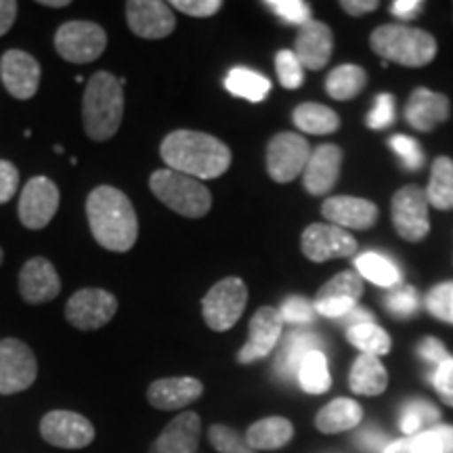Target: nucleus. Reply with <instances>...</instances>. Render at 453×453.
<instances>
[{
    "label": "nucleus",
    "mask_w": 453,
    "mask_h": 453,
    "mask_svg": "<svg viewBox=\"0 0 453 453\" xmlns=\"http://www.w3.org/2000/svg\"><path fill=\"white\" fill-rule=\"evenodd\" d=\"M422 7L424 3H420V0H396V3H393V7H390V13L405 21L420 15Z\"/></svg>",
    "instance_id": "52"
},
{
    "label": "nucleus",
    "mask_w": 453,
    "mask_h": 453,
    "mask_svg": "<svg viewBox=\"0 0 453 453\" xmlns=\"http://www.w3.org/2000/svg\"><path fill=\"white\" fill-rule=\"evenodd\" d=\"M340 7L344 9V13L359 17V15H365V13H372V11H376L378 7H380V3H378V0H342V3H340Z\"/></svg>",
    "instance_id": "53"
},
{
    "label": "nucleus",
    "mask_w": 453,
    "mask_h": 453,
    "mask_svg": "<svg viewBox=\"0 0 453 453\" xmlns=\"http://www.w3.org/2000/svg\"><path fill=\"white\" fill-rule=\"evenodd\" d=\"M59 208V187L49 177H32L19 197V220L27 229L47 226Z\"/></svg>",
    "instance_id": "14"
},
{
    "label": "nucleus",
    "mask_w": 453,
    "mask_h": 453,
    "mask_svg": "<svg viewBox=\"0 0 453 453\" xmlns=\"http://www.w3.org/2000/svg\"><path fill=\"white\" fill-rule=\"evenodd\" d=\"M280 315L283 324L311 326L315 319V304H311L304 296H290L283 300Z\"/></svg>",
    "instance_id": "42"
},
{
    "label": "nucleus",
    "mask_w": 453,
    "mask_h": 453,
    "mask_svg": "<svg viewBox=\"0 0 453 453\" xmlns=\"http://www.w3.org/2000/svg\"><path fill=\"white\" fill-rule=\"evenodd\" d=\"M384 304H387V309L395 317H411L420 309V296H418V292L411 286H405L401 290L390 292L384 298Z\"/></svg>",
    "instance_id": "44"
},
{
    "label": "nucleus",
    "mask_w": 453,
    "mask_h": 453,
    "mask_svg": "<svg viewBox=\"0 0 453 453\" xmlns=\"http://www.w3.org/2000/svg\"><path fill=\"white\" fill-rule=\"evenodd\" d=\"M294 437V426L288 418L269 416L254 422L246 433L248 445L254 451H275L290 443Z\"/></svg>",
    "instance_id": "27"
},
{
    "label": "nucleus",
    "mask_w": 453,
    "mask_h": 453,
    "mask_svg": "<svg viewBox=\"0 0 453 453\" xmlns=\"http://www.w3.org/2000/svg\"><path fill=\"white\" fill-rule=\"evenodd\" d=\"M283 336V319L280 309L273 307H260L254 313L250 321V332H248V342L243 344L237 361L242 365L257 364V361L269 357Z\"/></svg>",
    "instance_id": "15"
},
{
    "label": "nucleus",
    "mask_w": 453,
    "mask_h": 453,
    "mask_svg": "<svg viewBox=\"0 0 453 453\" xmlns=\"http://www.w3.org/2000/svg\"><path fill=\"white\" fill-rule=\"evenodd\" d=\"M439 420V407H434L433 403H428V401L424 399H413L407 401L403 410H401L399 428L405 437H416V434H422L433 426H437Z\"/></svg>",
    "instance_id": "34"
},
{
    "label": "nucleus",
    "mask_w": 453,
    "mask_h": 453,
    "mask_svg": "<svg viewBox=\"0 0 453 453\" xmlns=\"http://www.w3.org/2000/svg\"><path fill=\"white\" fill-rule=\"evenodd\" d=\"M433 387L437 388L441 399H443L447 405L453 407V357L445 359L439 367H434Z\"/></svg>",
    "instance_id": "47"
},
{
    "label": "nucleus",
    "mask_w": 453,
    "mask_h": 453,
    "mask_svg": "<svg viewBox=\"0 0 453 453\" xmlns=\"http://www.w3.org/2000/svg\"><path fill=\"white\" fill-rule=\"evenodd\" d=\"M124 78L97 72L87 82L82 99L84 130L93 141H107L118 133L124 116Z\"/></svg>",
    "instance_id": "3"
},
{
    "label": "nucleus",
    "mask_w": 453,
    "mask_h": 453,
    "mask_svg": "<svg viewBox=\"0 0 453 453\" xmlns=\"http://www.w3.org/2000/svg\"><path fill=\"white\" fill-rule=\"evenodd\" d=\"M342 321H344V324H349V327L359 326V324H372V321H373V315H372L370 311H367V309H359V307H355L353 311H350V313H349L347 317H342Z\"/></svg>",
    "instance_id": "56"
},
{
    "label": "nucleus",
    "mask_w": 453,
    "mask_h": 453,
    "mask_svg": "<svg viewBox=\"0 0 453 453\" xmlns=\"http://www.w3.org/2000/svg\"><path fill=\"white\" fill-rule=\"evenodd\" d=\"M434 434H437L441 447H443V453H453V426L449 424H437V426L430 428Z\"/></svg>",
    "instance_id": "55"
},
{
    "label": "nucleus",
    "mask_w": 453,
    "mask_h": 453,
    "mask_svg": "<svg viewBox=\"0 0 453 453\" xmlns=\"http://www.w3.org/2000/svg\"><path fill=\"white\" fill-rule=\"evenodd\" d=\"M225 88L234 97H242L250 104H260L271 93V82L263 73L248 70V67H234L225 78Z\"/></svg>",
    "instance_id": "30"
},
{
    "label": "nucleus",
    "mask_w": 453,
    "mask_h": 453,
    "mask_svg": "<svg viewBox=\"0 0 453 453\" xmlns=\"http://www.w3.org/2000/svg\"><path fill=\"white\" fill-rule=\"evenodd\" d=\"M150 189L164 206L185 219H202L211 212L212 196L208 187L177 170H156L150 177Z\"/></svg>",
    "instance_id": "5"
},
{
    "label": "nucleus",
    "mask_w": 453,
    "mask_h": 453,
    "mask_svg": "<svg viewBox=\"0 0 453 453\" xmlns=\"http://www.w3.org/2000/svg\"><path fill=\"white\" fill-rule=\"evenodd\" d=\"M451 324H453V290H451Z\"/></svg>",
    "instance_id": "58"
},
{
    "label": "nucleus",
    "mask_w": 453,
    "mask_h": 453,
    "mask_svg": "<svg viewBox=\"0 0 453 453\" xmlns=\"http://www.w3.org/2000/svg\"><path fill=\"white\" fill-rule=\"evenodd\" d=\"M118 311V298L101 288H84L65 304V319L78 330L90 332L110 324Z\"/></svg>",
    "instance_id": "10"
},
{
    "label": "nucleus",
    "mask_w": 453,
    "mask_h": 453,
    "mask_svg": "<svg viewBox=\"0 0 453 453\" xmlns=\"http://www.w3.org/2000/svg\"><path fill=\"white\" fill-rule=\"evenodd\" d=\"M203 393V384L191 376L160 378L151 382L147 388V401L151 407L162 411L183 410V407L196 403Z\"/></svg>",
    "instance_id": "20"
},
{
    "label": "nucleus",
    "mask_w": 453,
    "mask_h": 453,
    "mask_svg": "<svg viewBox=\"0 0 453 453\" xmlns=\"http://www.w3.org/2000/svg\"><path fill=\"white\" fill-rule=\"evenodd\" d=\"M275 70L280 84L283 88H300L304 84V65L300 64V59L294 50L283 49L275 55Z\"/></svg>",
    "instance_id": "39"
},
{
    "label": "nucleus",
    "mask_w": 453,
    "mask_h": 453,
    "mask_svg": "<svg viewBox=\"0 0 453 453\" xmlns=\"http://www.w3.org/2000/svg\"><path fill=\"white\" fill-rule=\"evenodd\" d=\"M334 49L330 26L324 21H309L300 27L296 36V57L307 70H321L327 65Z\"/></svg>",
    "instance_id": "25"
},
{
    "label": "nucleus",
    "mask_w": 453,
    "mask_h": 453,
    "mask_svg": "<svg viewBox=\"0 0 453 453\" xmlns=\"http://www.w3.org/2000/svg\"><path fill=\"white\" fill-rule=\"evenodd\" d=\"M426 197L430 206L437 211H451L453 208V160L441 156L433 162Z\"/></svg>",
    "instance_id": "31"
},
{
    "label": "nucleus",
    "mask_w": 453,
    "mask_h": 453,
    "mask_svg": "<svg viewBox=\"0 0 453 453\" xmlns=\"http://www.w3.org/2000/svg\"><path fill=\"white\" fill-rule=\"evenodd\" d=\"M418 355L422 357L424 361L430 365L439 367L445 359H449V353H447L445 344L437 338H424L420 344H418Z\"/></svg>",
    "instance_id": "50"
},
{
    "label": "nucleus",
    "mask_w": 453,
    "mask_h": 453,
    "mask_svg": "<svg viewBox=\"0 0 453 453\" xmlns=\"http://www.w3.org/2000/svg\"><path fill=\"white\" fill-rule=\"evenodd\" d=\"M355 267L361 273V277L376 283V286L393 288L401 281V269L396 267L393 260H388L378 252H365L361 257H357Z\"/></svg>",
    "instance_id": "36"
},
{
    "label": "nucleus",
    "mask_w": 453,
    "mask_h": 453,
    "mask_svg": "<svg viewBox=\"0 0 453 453\" xmlns=\"http://www.w3.org/2000/svg\"><path fill=\"white\" fill-rule=\"evenodd\" d=\"M127 21L130 32L147 41L166 38L177 27L173 7L160 0H130L127 3Z\"/></svg>",
    "instance_id": "17"
},
{
    "label": "nucleus",
    "mask_w": 453,
    "mask_h": 453,
    "mask_svg": "<svg viewBox=\"0 0 453 453\" xmlns=\"http://www.w3.org/2000/svg\"><path fill=\"white\" fill-rule=\"evenodd\" d=\"M166 168L197 180L217 179L231 166V150L223 141L200 130H174L160 145Z\"/></svg>",
    "instance_id": "2"
},
{
    "label": "nucleus",
    "mask_w": 453,
    "mask_h": 453,
    "mask_svg": "<svg viewBox=\"0 0 453 453\" xmlns=\"http://www.w3.org/2000/svg\"><path fill=\"white\" fill-rule=\"evenodd\" d=\"M298 384L304 393L309 395H324L332 387L330 370H327V359L324 350H313L304 357L298 370Z\"/></svg>",
    "instance_id": "35"
},
{
    "label": "nucleus",
    "mask_w": 453,
    "mask_h": 453,
    "mask_svg": "<svg viewBox=\"0 0 453 453\" xmlns=\"http://www.w3.org/2000/svg\"><path fill=\"white\" fill-rule=\"evenodd\" d=\"M248 304V286L240 277H225L214 283L202 300L203 321L214 332L231 330Z\"/></svg>",
    "instance_id": "6"
},
{
    "label": "nucleus",
    "mask_w": 453,
    "mask_h": 453,
    "mask_svg": "<svg viewBox=\"0 0 453 453\" xmlns=\"http://www.w3.org/2000/svg\"><path fill=\"white\" fill-rule=\"evenodd\" d=\"M107 47V34L95 21H67L55 34V49L70 64H90Z\"/></svg>",
    "instance_id": "7"
},
{
    "label": "nucleus",
    "mask_w": 453,
    "mask_h": 453,
    "mask_svg": "<svg viewBox=\"0 0 453 453\" xmlns=\"http://www.w3.org/2000/svg\"><path fill=\"white\" fill-rule=\"evenodd\" d=\"M170 7L191 17H211L219 13L223 3L220 0H174L170 3Z\"/></svg>",
    "instance_id": "48"
},
{
    "label": "nucleus",
    "mask_w": 453,
    "mask_h": 453,
    "mask_svg": "<svg viewBox=\"0 0 453 453\" xmlns=\"http://www.w3.org/2000/svg\"><path fill=\"white\" fill-rule=\"evenodd\" d=\"M321 212L330 220V225L342 226V229H367L378 220L376 203L353 196L327 197L321 206Z\"/></svg>",
    "instance_id": "23"
},
{
    "label": "nucleus",
    "mask_w": 453,
    "mask_h": 453,
    "mask_svg": "<svg viewBox=\"0 0 453 453\" xmlns=\"http://www.w3.org/2000/svg\"><path fill=\"white\" fill-rule=\"evenodd\" d=\"M349 342L361 350V355H372L380 359L382 355L390 353V336L387 330L378 327L376 324H359L349 327L347 332Z\"/></svg>",
    "instance_id": "37"
},
{
    "label": "nucleus",
    "mask_w": 453,
    "mask_h": 453,
    "mask_svg": "<svg viewBox=\"0 0 453 453\" xmlns=\"http://www.w3.org/2000/svg\"><path fill=\"white\" fill-rule=\"evenodd\" d=\"M364 420V410L353 399H334L315 416V426L324 434L353 430Z\"/></svg>",
    "instance_id": "28"
},
{
    "label": "nucleus",
    "mask_w": 453,
    "mask_h": 453,
    "mask_svg": "<svg viewBox=\"0 0 453 453\" xmlns=\"http://www.w3.org/2000/svg\"><path fill=\"white\" fill-rule=\"evenodd\" d=\"M393 122H395L393 95H388V93L378 95L376 104H373V110L370 116H367V127L373 130H380V128H388Z\"/></svg>",
    "instance_id": "46"
},
{
    "label": "nucleus",
    "mask_w": 453,
    "mask_h": 453,
    "mask_svg": "<svg viewBox=\"0 0 453 453\" xmlns=\"http://www.w3.org/2000/svg\"><path fill=\"white\" fill-rule=\"evenodd\" d=\"M357 443L364 451H372V453H384V449L390 445L388 437L384 433H380L378 428H365L364 433L357 437Z\"/></svg>",
    "instance_id": "51"
},
{
    "label": "nucleus",
    "mask_w": 453,
    "mask_h": 453,
    "mask_svg": "<svg viewBox=\"0 0 453 453\" xmlns=\"http://www.w3.org/2000/svg\"><path fill=\"white\" fill-rule=\"evenodd\" d=\"M367 84V73L364 67L344 64L338 65L336 70L330 72L326 81V90L332 99L336 101H349L355 99Z\"/></svg>",
    "instance_id": "32"
},
{
    "label": "nucleus",
    "mask_w": 453,
    "mask_h": 453,
    "mask_svg": "<svg viewBox=\"0 0 453 453\" xmlns=\"http://www.w3.org/2000/svg\"><path fill=\"white\" fill-rule=\"evenodd\" d=\"M208 441L219 453H257L248 445L246 434L237 433L235 428L225 426V424H214L208 430Z\"/></svg>",
    "instance_id": "38"
},
{
    "label": "nucleus",
    "mask_w": 453,
    "mask_h": 453,
    "mask_svg": "<svg viewBox=\"0 0 453 453\" xmlns=\"http://www.w3.org/2000/svg\"><path fill=\"white\" fill-rule=\"evenodd\" d=\"M41 437L59 449H84L95 441V426L82 413L53 410L41 420Z\"/></svg>",
    "instance_id": "11"
},
{
    "label": "nucleus",
    "mask_w": 453,
    "mask_h": 453,
    "mask_svg": "<svg viewBox=\"0 0 453 453\" xmlns=\"http://www.w3.org/2000/svg\"><path fill=\"white\" fill-rule=\"evenodd\" d=\"M87 217L95 242L111 252H128L137 243L139 220L133 202L110 185L95 187L87 200Z\"/></svg>",
    "instance_id": "1"
},
{
    "label": "nucleus",
    "mask_w": 453,
    "mask_h": 453,
    "mask_svg": "<svg viewBox=\"0 0 453 453\" xmlns=\"http://www.w3.org/2000/svg\"><path fill=\"white\" fill-rule=\"evenodd\" d=\"M200 437V416L196 411H183L164 426L154 445H151L150 453H197Z\"/></svg>",
    "instance_id": "21"
},
{
    "label": "nucleus",
    "mask_w": 453,
    "mask_h": 453,
    "mask_svg": "<svg viewBox=\"0 0 453 453\" xmlns=\"http://www.w3.org/2000/svg\"><path fill=\"white\" fill-rule=\"evenodd\" d=\"M0 78L11 97L32 99L41 87V64L26 50L11 49L0 59Z\"/></svg>",
    "instance_id": "18"
},
{
    "label": "nucleus",
    "mask_w": 453,
    "mask_h": 453,
    "mask_svg": "<svg viewBox=\"0 0 453 453\" xmlns=\"http://www.w3.org/2000/svg\"><path fill=\"white\" fill-rule=\"evenodd\" d=\"M42 7H49V9H64L70 4V0H41Z\"/></svg>",
    "instance_id": "57"
},
{
    "label": "nucleus",
    "mask_w": 453,
    "mask_h": 453,
    "mask_svg": "<svg viewBox=\"0 0 453 453\" xmlns=\"http://www.w3.org/2000/svg\"><path fill=\"white\" fill-rule=\"evenodd\" d=\"M428 197L420 187L407 185L393 196V225L403 240L420 242L428 235Z\"/></svg>",
    "instance_id": "12"
},
{
    "label": "nucleus",
    "mask_w": 453,
    "mask_h": 453,
    "mask_svg": "<svg viewBox=\"0 0 453 453\" xmlns=\"http://www.w3.org/2000/svg\"><path fill=\"white\" fill-rule=\"evenodd\" d=\"M311 145L303 134L280 133L267 147V173L275 183H292L307 168Z\"/></svg>",
    "instance_id": "9"
},
{
    "label": "nucleus",
    "mask_w": 453,
    "mask_h": 453,
    "mask_svg": "<svg viewBox=\"0 0 453 453\" xmlns=\"http://www.w3.org/2000/svg\"><path fill=\"white\" fill-rule=\"evenodd\" d=\"M370 44L373 53L384 61L405 67L428 65L437 57V41L433 34L403 24H387L372 32Z\"/></svg>",
    "instance_id": "4"
},
{
    "label": "nucleus",
    "mask_w": 453,
    "mask_h": 453,
    "mask_svg": "<svg viewBox=\"0 0 453 453\" xmlns=\"http://www.w3.org/2000/svg\"><path fill=\"white\" fill-rule=\"evenodd\" d=\"M19 292L26 303L42 304L61 292V280L49 258H30L19 271Z\"/></svg>",
    "instance_id": "19"
},
{
    "label": "nucleus",
    "mask_w": 453,
    "mask_h": 453,
    "mask_svg": "<svg viewBox=\"0 0 453 453\" xmlns=\"http://www.w3.org/2000/svg\"><path fill=\"white\" fill-rule=\"evenodd\" d=\"M342 164V150L338 145L326 143L311 151V157L304 168V187L311 196L330 194L340 177Z\"/></svg>",
    "instance_id": "22"
},
{
    "label": "nucleus",
    "mask_w": 453,
    "mask_h": 453,
    "mask_svg": "<svg viewBox=\"0 0 453 453\" xmlns=\"http://www.w3.org/2000/svg\"><path fill=\"white\" fill-rule=\"evenodd\" d=\"M267 7L286 24L303 27L311 21V4L303 0H269Z\"/></svg>",
    "instance_id": "43"
},
{
    "label": "nucleus",
    "mask_w": 453,
    "mask_h": 453,
    "mask_svg": "<svg viewBox=\"0 0 453 453\" xmlns=\"http://www.w3.org/2000/svg\"><path fill=\"white\" fill-rule=\"evenodd\" d=\"M361 294H364V277L353 271H344L319 288L315 296V313L330 319H342L357 307Z\"/></svg>",
    "instance_id": "16"
},
{
    "label": "nucleus",
    "mask_w": 453,
    "mask_h": 453,
    "mask_svg": "<svg viewBox=\"0 0 453 453\" xmlns=\"http://www.w3.org/2000/svg\"><path fill=\"white\" fill-rule=\"evenodd\" d=\"M3 258H4V252H3V248H0V265H3Z\"/></svg>",
    "instance_id": "59"
},
{
    "label": "nucleus",
    "mask_w": 453,
    "mask_h": 453,
    "mask_svg": "<svg viewBox=\"0 0 453 453\" xmlns=\"http://www.w3.org/2000/svg\"><path fill=\"white\" fill-rule=\"evenodd\" d=\"M451 290L453 281H445L439 283L437 288H433L426 296V307L430 315L437 317L441 321H447V324H451Z\"/></svg>",
    "instance_id": "45"
},
{
    "label": "nucleus",
    "mask_w": 453,
    "mask_h": 453,
    "mask_svg": "<svg viewBox=\"0 0 453 453\" xmlns=\"http://www.w3.org/2000/svg\"><path fill=\"white\" fill-rule=\"evenodd\" d=\"M313 350H321V338L309 330H292L283 336L275 359V373L281 380L298 376L300 364Z\"/></svg>",
    "instance_id": "26"
},
{
    "label": "nucleus",
    "mask_w": 453,
    "mask_h": 453,
    "mask_svg": "<svg viewBox=\"0 0 453 453\" xmlns=\"http://www.w3.org/2000/svg\"><path fill=\"white\" fill-rule=\"evenodd\" d=\"M303 254L313 263H326L332 258L353 257L357 250V240L353 234L336 225L313 223L304 229L300 237Z\"/></svg>",
    "instance_id": "13"
},
{
    "label": "nucleus",
    "mask_w": 453,
    "mask_h": 453,
    "mask_svg": "<svg viewBox=\"0 0 453 453\" xmlns=\"http://www.w3.org/2000/svg\"><path fill=\"white\" fill-rule=\"evenodd\" d=\"M451 104L445 95L428 88H416L405 107V120L420 133H430L449 118Z\"/></svg>",
    "instance_id": "24"
},
{
    "label": "nucleus",
    "mask_w": 453,
    "mask_h": 453,
    "mask_svg": "<svg viewBox=\"0 0 453 453\" xmlns=\"http://www.w3.org/2000/svg\"><path fill=\"white\" fill-rule=\"evenodd\" d=\"M38 361L26 342L0 340V395L24 393L36 382Z\"/></svg>",
    "instance_id": "8"
},
{
    "label": "nucleus",
    "mask_w": 453,
    "mask_h": 453,
    "mask_svg": "<svg viewBox=\"0 0 453 453\" xmlns=\"http://www.w3.org/2000/svg\"><path fill=\"white\" fill-rule=\"evenodd\" d=\"M17 9H19V4L15 0H0V36H4L15 24Z\"/></svg>",
    "instance_id": "54"
},
{
    "label": "nucleus",
    "mask_w": 453,
    "mask_h": 453,
    "mask_svg": "<svg viewBox=\"0 0 453 453\" xmlns=\"http://www.w3.org/2000/svg\"><path fill=\"white\" fill-rule=\"evenodd\" d=\"M19 185V170L9 160H0V203H7Z\"/></svg>",
    "instance_id": "49"
},
{
    "label": "nucleus",
    "mask_w": 453,
    "mask_h": 453,
    "mask_svg": "<svg viewBox=\"0 0 453 453\" xmlns=\"http://www.w3.org/2000/svg\"><path fill=\"white\" fill-rule=\"evenodd\" d=\"M349 387L355 395L378 396L388 387V373L384 370L382 361L372 355H359L350 367Z\"/></svg>",
    "instance_id": "29"
},
{
    "label": "nucleus",
    "mask_w": 453,
    "mask_h": 453,
    "mask_svg": "<svg viewBox=\"0 0 453 453\" xmlns=\"http://www.w3.org/2000/svg\"><path fill=\"white\" fill-rule=\"evenodd\" d=\"M294 124L309 134H332L340 128L338 113L327 105L303 104L294 110Z\"/></svg>",
    "instance_id": "33"
},
{
    "label": "nucleus",
    "mask_w": 453,
    "mask_h": 453,
    "mask_svg": "<svg viewBox=\"0 0 453 453\" xmlns=\"http://www.w3.org/2000/svg\"><path fill=\"white\" fill-rule=\"evenodd\" d=\"M384 453H443L437 434L433 430L416 434V437H403L399 441H390Z\"/></svg>",
    "instance_id": "40"
},
{
    "label": "nucleus",
    "mask_w": 453,
    "mask_h": 453,
    "mask_svg": "<svg viewBox=\"0 0 453 453\" xmlns=\"http://www.w3.org/2000/svg\"><path fill=\"white\" fill-rule=\"evenodd\" d=\"M388 145L390 150L401 157V164H403L410 173H416V170H420L424 166V151L416 139L405 137V134H395V137H390Z\"/></svg>",
    "instance_id": "41"
}]
</instances>
